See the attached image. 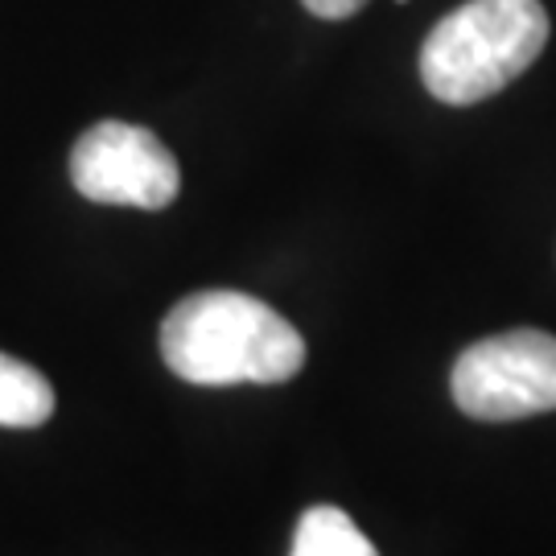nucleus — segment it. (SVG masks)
Instances as JSON below:
<instances>
[{"label": "nucleus", "mask_w": 556, "mask_h": 556, "mask_svg": "<svg viewBox=\"0 0 556 556\" xmlns=\"http://www.w3.org/2000/svg\"><path fill=\"white\" fill-rule=\"evenodd\" d=\"M54 417V388L38 367L0 355V429H38Z\"/></svg>", "instance_id": "39448f33"}, {"label": "nucleus", "mask_w": 556, "mask_h": 556, "mask_svg": "<svg viewBox=\"0 0 556 556\" xmlns=\"http://www.w3.org/2000/svg\"><path fill=\"white\" fill-rule=\"evenodd\" d=\"M293 556H379L355 519L338 507H309L293 536Z\"/></svg>", "instance_id": "423d86ee"}, {"label": "nucleus", "mask_w": 556, "mask_h": 556, "mask_svg": "<svg viewBox=\"0 0 556 556\" xmlns=\"http://www.w3.org/2000/svg\"><path fill=\"white\" fill-rule=\"evenodd\" d=\"M71 181L83 199L100 206L165 211L178 199L181 169L157 132L124 119H100L71 149Z\"/></svg>", "instance_id": "20e7f679"}, {"label": "nucleus", "mask_w": 556, "mask_h": 556, "mask_svg": "<svg viewBox=\"0 0 556 556\" xmlns=\"http://www.w3.org/2000/svg\"><path fill=\"white\" fill-rule=\"evenodd\" d=\"M161 358L186 383H285L305 367V338L273 305L231 289L181 298L161 321Z\"/></svg>", "instance_id": "f257e3e1"}, {"label": "nucleus", "mask_w": 556, "mask_h": 556, "mask_svg": "<svg viewBox=\"0 0 556 556\" xmlns=\"http://www.w3.org/2000/svg\"><path fill=\"white\" fill-rule=\"evenodd\" d=\"M314 17H326V21H342V17H355L358 9L367 4V0H301Z\"/></svg>", "instance_id": "0eeeda50"}, {"label": "nucleus", "mask_w": 556, "mask_h": 556, "mask_svg": "<svg viewBox=\"0 0 556 556\" xmlns=\"http://www.w3.org/2000/svg\"><path fill=\"white\" fill-rule=\"evenodd\" d=\"M548 46L540 0H466L420 46V83L433 100L470 108L516 83Z\"/></svg>", "instance_id": "f03ea898"}, {"label": "nucleus", "mask_w": 556, "mask_h": 556, "mask_svg": "<svg viewBox=\"0 0 556 556\" xmlns=\"http://www.w3.org/2000/svg\"><path fill=\"white\" fill-rule=\"evenodd\" d=\"M454 404L475 420H523L556 413V334L507 330L466 346L450 371Z\"/></svg>", "instance_id": "7ed1b4c3"}]
</instances>
